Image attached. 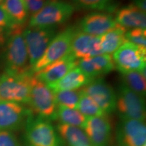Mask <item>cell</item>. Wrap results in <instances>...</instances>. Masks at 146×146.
I'll use <instances>...</instances> for the list:
<instances>
[{
  "instance_id": "obj_32",
  "label": "cell",
  "mask_w": 146,
  "mask_h": 146,
  "mask_svg": "<svg viewBox=\"0 0 146 146\" xmlns=\"http://www.w3.org/2000/svg\"><path fill=\"white\" fill-rule=\"evenodd\" d=\"M133 5L137 7L140 10L145 12L146 10V0H133Z\"/></svg>"
},
{
  "instance_id": "obj_18",
  "label": "cell",
  "mask_w": 146,
  "mask_h": 146,
  "mask_svg": "<svg viewBox=\"0 0 146 146\" xmlns=\"http://www.w3.org/2000/svg\"><path fill=\"white\" fill-rule=\"evenodd\" d=\"M92 80L76 66L71 69L61 79L56 83L48 85V87L54 93L61 91L75 90L87 85Z\"/></svg>"
},
{
  "instance_id": "obj_33",
  "label": "cell",
  "mask_w": 146,
  "mask_h": 146,
  "mask_svg": "<svg viewBox=\"0 0 146 146\" xmlns=\"http://www.w3.org/2000/svg\"><path fill=\"white\" fill-rule=\"evenodd\" d=\"M6 41V32L5 29L0 27V45H2Z\"/></svg>"
},
{
  "instance_id": "obj_29",
  "label": "cell",
  "mask_w": 146,
  "mask_h": 146,
  "mask_svg": "<svg viewBox=\"0 0 146 146\" xmlns=\"http://www.w3.org/2000/svg\"><path fill=\"white\" fill-rule=\"evenodd\" d=\"M0 146H20L17 139L8 131H0Z\"/></svg>"
},
{
  "instance_id": "obj_11",
  "label": "cell",
  "mask_w": 146,
  "mask_h": 146,
  "mask_svg": "<svg viewBox=\"0 0 146 146\" xmlns=\"http://www.w3.org/2000/svg\"><path fill=\"white\" fill-rule=\"evenodd\" d=\"M31 111L21 104L0 101V131H12L19 129L31 116Z\"/></svg>"
},
{
  "instance_id": "obj_12",
  "label": "cell",
  "mask_w": 146,
  "mask_h": 146,
  "mask_svg": "<svg viewBox=\"0 0 146 146\" xmlns=\"http://www.w3.org/2000/svg\"><path fill=\"white\" fill-rule=\"evenodd\" d=\"M117 137L120 146H143L146 142L145 123L135 119H121Z\"/></svg>"
},
{
  "instance_id": "obj_10",
  "label": "cell",
  "mask_w": 146,
  "mask_h": 146,
  "mask_svg": "<svg viewBox=\"0 0 146 146\" xmlns=\"http://www.w3.org/2000/svg\"><path fill=\"white\" fill-rule=\"evenodd\" d=\"M82 91L91 97L106 114H110L116 110V93L103 78L92 80L82 89Z\"/></svg>"
},
{
  "instance_id": "obj_2",
  "label": "cell",
  "mask_w": 146,
  "mask_h": 146,
  "mask_svg": "<svg viewBox=\"0 0 146 146\" xmlns=\"http://www.w3.org/2000/svg\"><path fill=\"white\" fill-rule=\"evenodd\" d=\"M34 73L5 72L0 76V101L28 104Z\"/></svg>"
},
{
  "instance_id": "obj_25",
  "label": "cell",
  "mask_w": 146,
  "mask_h": 146,
  "mask_svg": "<svg viewBox=\"0 0 146 146\" xmlns=\"http://www.w3.org/2000/svg\"><path fill=\"white\" fill-rule=\"evenodd\" d=\"M76 109L78 110L87 118L103 116L106 114L102 110L101 108L93 100L92 98L85 94L83 91Z\"/></svg>"
},
{
  "instance_id": "obj_14",
  "label": "cell",
  "mask_w": 146,
  "mask_h": 146,
  "mask_svg": "<svg viewBox=\"0 0 146 146\" xmlns=\"http://www.w3.org/2000/svg\"><path fill=\"white\" fill-rule=\"evenodd\" d=\"M77 63L76 58L69 52L63 58L47 66L34 74L38 79L48 86L61 79L71 69L76 66Z\"/></svg>"
},
{
  "instance_id": "obj_34",
  "label": "cell",
  "mask_w": 146,
  "mask_h": 146,
  "mask_svg": "<svg viewBox=\"0 0 146 146\" xmlns=\"http://www.w3.org/2000/svg\"><path fill=\"white\" fill-rule=\"evenodd\" d=\"M3 1V0H0V5H1V3H2Z\"/></svg>"
},
{
  "instance_id": "obj_28",
  "label": "cell",
  "mask_w": 146,
  "mask_h": 146,
  "mask_svg": "<svg viewBox=\"0 0 146 146\" xmlns=\"http://www.w3.org/2000/svg\"><path fill=\"white\" fill-rule=\"evenodd\" d=\"M127 41L138 46L146 48V31L144 29H132L127 31L125 34Z\"/></svg>"
},
{
  "instance_id": "obj_30",
  "label": "cell",
  "mask_w": 146,
  "mask_h": 146,
  "mask_svg": "<svg viewBox=\"0 0 146 146\" xmlns=\"http://www.w3.org/2000/svg\"><path fill=\"white\" fill-rule=\"evenodd\" d=\"M25 1L28 7L29 12L33 15L41 10L51 0H25Z\"/></svg>"
},
{
  "instance_id": "obj_7",
  "label": "cell",
  "mask_w": 146,
  "mask_h": 146,
  "mask_svg": "<svg viewBox=\"0 0 146 146\" xmlns=\"http://www.w3.org/2000/svg\"><path fill=\"white\" fill-rule=\"evenodd\" d=\"M116 109L121 119H145V105L143 98L123 83L116 96Z\"/></svg>"
},
{
  "instance_id": "obj_5",
  "label": "cell",
  "mask_w": 146,
  "mask_h": 146,
  "mask_svg": "<svg viewBox=\"0 0 146 146\" xmlns=\"http://www.w3.org/2000/svg\"><path fill=\"white\" fill-rule=\"evenodd\" d=\"M115 68L121 74L140 71L145 67L146 48L127 41L114 53Z\"/></svg>"
},
{
  "instance_id": "obj_26",
  "label": "cell",
  "mask_w": 146,
  "mask_h": 146,
  "mask_svg": "<svg viewBox=\"0 0 146 146\" xmlns=\"http://www.w3.org/2000/svg\"><path fill=\"white\" fill-rule=\"evenodd\" d=\"M54 94L58 106H63L70 108L76 109L78 101L81 98L82 90L75 89L61 91Z\"/></svg>"
},
{
  "instance_id": "obj_20",
  "label": "cell",
  "mask_w": 146,
  "mask_h": 146,
  "mask_svg": "<svg viewBox=\"0 0 146 146\" xmlns=\"http://www.w3.org/2000/svg\"><path fill=\"white\" fill-rule=\"evenodd\" d=\"M126 32L127 29L116 24L114 27L100 36V45L103 54H110L114 53L127 42Z\"/></svg>"
},
{
  "instance_id": "obj_23",
  "label": "cell",
  "mask_w": 146,
  "mask_h": 146,
  "mask_svg": "<svg viewBox=\"0 0 146 146\" xmlns=\"http://www.w3.org/2000/svg\"><path fill=\"white\" fill-rule=\"evenodd\" d=\"M56 118L60 120V123L75 126L83 128L87 117L78 110L70 108L63 106H58Z\"/></svg>"
},
{
  "instance_id": "obj_24",
  "label": "cell",
  "mask_w": 146,
  "mask_h": 146,
  "mask_svg": "<svg viewBox=\"0 0 146 146\" xmlns=\"http://www.w3.org/2000/svg\"><path fill=\"white\" fill-rule=\"evenodd\" d=\"M124 85L139 96L145 97L146 94L145 77L139 71H132L122 74Z\"/></svg>"
},
{
  "instance_id": "obj_15",
  "label": "cell",
  "mask_w": 146,
  "mask_h": 146,
  "mask_svg": "<svg viewBox=\"0 0 146 146\" xmlns=\"http://www.w3.org/2000/svg\"><path fill=\"white\" fill-rule=\"evenodd\" d=\"M70 52L76 59H83L103 54L100 36H94L76 29L71 43Z\"/></svg>"
},
{
  "instance_id": "obj_19",
  "label": "cell",
  "mask_w": 146,
  "mask_h": 146,
  "mask_svg": "<svg viewBox=\"0 0 146 146\" xmlns=\"http://www.w3.org/2000/svg\"><path fill=\"white\" fill-rule=\"evenodd\" d=\"M116 23L125 29H144L146 27L145 12L135 5L124 7L116 13Z\"/></svg>"
},
{
  "instance_id": "obj_27",
  "label": "cell",
  "mask_w": 146,
  "mask_h": 146,
  "mask_svg": "<svg viewBox=\"0 0 146 146\" xmlns=\"http://www.w3.org/2000/svg\"><path fill=\"white\" fill-rule=\"evenodd\" d=\"M76 7L86 10H111L113 6L112 0H72Z\"/></svg>"
},
{
  "instance_id": "obj_1",
  "label": "cell",
  "mask_w": 146,
  "mask_h": 146,
  "mask_svg": "<svg viewBox=\"0 0 146 146\" xmlns=\"http://www.w3.org/2000/svg\"><path fill=\"white\" fill-rule=\"evenodd\" d=\"M24 25L15 24L7 29L5 52V72L23 74L33 72L23 33Z\"/></svg>"
},
{
  "instance_id": "obj_31",
  "label": "cell",
  "mask_w": 146,
  "mask_h": 146,
  "mask_svg": "<svg viewBox=\"0 0 146 146\" xmlns=\"http://www.w3.org/2000/svg\"><path fill=\"white\" fill-rule=\"evenodd\" d=\"M15 24L16 23L12 21L10 16L6 12V11L0 5V27L8 29Z\"/></svg>"
},
{
  "instance_id": "obj_4",
  "label": "cell",
  "mask_w": 146,
  "mask_h": 146,
  "mask_svg": "<svg viewBox=\"0 0 146 146\" xmlns=\"http://www.w3.org/2000/svg\"><path fill=\"white\" fill-rule=\"evenodd\" d=\"M74 6L65 1L51 0L39 11L33 14L30 27H54L66 22L72 16Z\"/></svg>"
},
{
  "instance_id": "obj_6",
  "label": "cell",
  "mask_w": 146,
  "mask_h": 146,
  "mask_svg": "<svg viewBox=\"0 0 146 146\" xmlns=\"http://www.w3.org/2000/svg\"><path fill=\"white\" fill-rule=\"evenodd\" d=\"M76 29L69 27L55 36L47 47L44 54L32 66L33 72L36 73L47 66L60 60L70 51L71 43Z\"/></svg>"
},
{
  "instance_id": "obj_22",
  "label": "cell",
  "mask_w": 146,
  "mask_h": 146,
  "mask_svg": "<svg viewBox=\"0 0 146 146\" xmlns=\"http://www.w3.org/2000/svg\"><path fill=\"white\" fill-rule=\"evenodd\" d=\"M1 5L15 23L24 25L26 22L29 12L25 0H3Z\"/></svg>"
},
{
  "instance_id": "obj_21",
  "label": "cell",
  "mask_w": 146,
  "mask_h": 146,
  "mask_svg": "<svg viewBox=\"0 0 146 146\" xmlns=\"http://www.w3.org/2000/svg\"><path fill=\"white\" fill-rule=\"evenodd\" d=\"M57 129L62 137L70 146L91 145L86 133L81 127L60 123Z\"/></svg>"
},
{
  "instance_id": "obj_16",
  "label": "cell",
  "mask_w": 146,
  "mask_h": 146,
  "mask_svg": "<svg viewBox=\"0 0 146 146\" xmlns=\"http://www.w3.org/2000/svg\"><path fill=\"white\" fill-rule=\"evenodd\" d=\"M115 19L110 14L95 12L85 16L80 22V31L94 36H100L114 27Z\"/></svg>"
},
{
  "instance_id": "obj_9",
  "label": "cell",
  "mask_w": 146,
  "mask_h": 146,
  "mask_svg": "<svg viewBox=\"0 0 146 146\" xmlns=\"http://www.w3.org/2000/svg\"><path fill=\"white\" fill-rule=\"evenodd\" d=\"M27 138L31 146H60L52 125L45 118L30 116L27 121Z\"/></svg>"
},
{
  "instance_id": "obj_17",
  "label": "cell",
  "mask_w": 146,
  "mask_h": 146,
  "mask_svg": "<svg viewBox=\"0 0 146 146\" xmlns=\"http://www.w3.org/2000/svg\"><path fill=\"white\" fill-rule=\"evenodd\" d=\"M77 66L86 75L93 80L112 72L116 68L112 56L106 54L80 59L78 60Z\"/></svg>"
},
{
  "instance_id": "obj_13",
  "label": "cell",
  "mask_w": 146,
  "mask_h": 146,
  "mask_svg": "<svg viewBox=\"0 0 146 146\" xmlns=\"http://www.w3.org/2000/svg\"><path fill=\"white\" fill-rule=\"evenodd\" d=\"M82 129L92 146H108L112 128L110 122L106 116L87 118Z\"/></svg>"
},
{
  "instance_id": "obj_3",
  "label": "cell",
  "mask_w": 146,
  "mask_h": 146,
  "mask_svg": "<svg viewBox=\"0 0 146 146\" xmlns=\"http://www.w3.org/2000/svg\"><path fill=\"white\" fill-rule=\"evenodd\" d=\"M31 111L45 119L56 118L58 105L54 92L46 84L33 76L28 102Z\"/></svg>"
},
{
  "instance_id": "obj_8",
  "label": "cell",
  "mask_w": 146,
  "mask_h": 146,
  "mask_svg": "<svg viewBox=\"0 0 146 146\" xmlns=\"http://www.w3.org/2000/svg\"><path fill=\"white\" fill-rule=\"evenodd\" d=\"M55 34L54 27H29L24 30L23 35L31 66L44 54Z\"/></svg>"
},
{
  "instance_id": "obj_35",
  "label": "cell",
  "mask_w": 146,
  "mask_h": 146,
  "mask_svg": "<svg viewBox=\"0 0 146 146\" xmlns=\"http://www.w3.org/2000/svg\"><path fill=\"white\" fill-rule=\"evenodd\" d=\"M80 146H91V145H80Z\"/></svg>"
}]
</instances>
